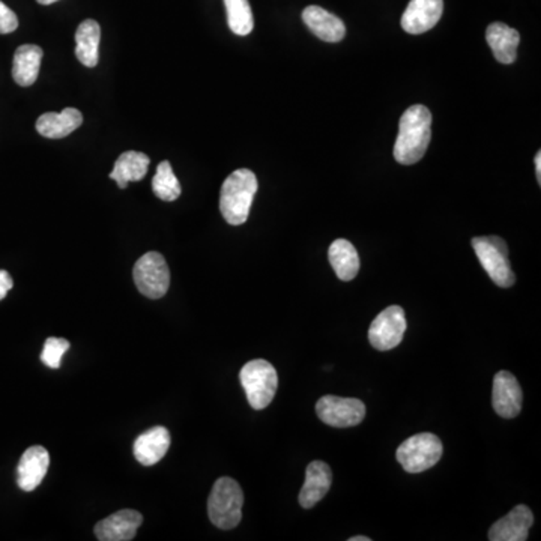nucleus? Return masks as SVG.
Returning a JSON list of instances; mask_svg holds the SVG:
<instances>
[{
	"label": "nucleus",
	"instance_id": "obj_1",
	"mask_svg": "<svg viewBox=\"0 0 541 541\" xmlns=\"http://www.w3.org/2000/svg\"><path fill=\"white\" fill-rule=\"evenodd\" d=\"M432 139V113L425 105H416L403 113L398 122L395 158L405 165H416L425 156Z\"/></svg>",
	"mask_w": 541,
	"mask_h": 541
},
{
	"label": "nucleus",
	"instance_id": "obj_2",
	"mask_svg": "<svg viewBox=\"0 0 541 541\" xmlns=\"http://www.w3.org/2000/svg\"><path fill=\"white\" fill-rule=\"evenodd\" d=\"M257 188V178L248 169L235 170L223 182L220 211L229 225H241L248 220Z\"/></svg>",
	"mask_w": 541,
	"mask_h": 541
},
{
	"label": "nucleus",
	"instance_id": "obj_3",
	"mask_svg": "<svg viewBox=\"0 0 541 541\" xmlns=\"http://www.w3.org/2000/svg\"><path fill=\"white\" fill-rule=\"evenodd\" d=\"M244 494L238 481L221 476L215 481L208 499L209 519L216 528L234 529L243 519Z\"/></svg>",
	"mask_w": 541,
	"mask_h": 541
},
{
	"label": "nucleus",
	"instance_id": "obj_4",
	"mask_svg": "<svg viewBox=\"0 0 541 541\" xmlns=\"http://www.w3.org/2000/svg\"><path fill=\"white\" fill-rule=\"evenodd\" d=\"M239 379L253 409L262 411L273 402L278 386L277 370L273 364L265 360L250 361L241 368Z\"/></svg>",
	"mask_w": 541,
	"mask_h": 541
},
{
	"label": "nucleus",
	"instance_id": "obj_5",
	"mask_svg": "<svg viewBox=\"0 0 541 541\" xmlns=\"http://www.w3.org/2000/svg\"><path fill=\"white\" fill-rule=\"evenodd\" d=\"M472 248L481 266L496 286L511 287L515 285L516 277L508 259V247L503 238L478 236L472 239Z\"/></svg>",
	"mask_w": 541,
	"mask_h": 541
},
{
	"label": "nucleus",
	"instance_id": "obj_6",
	"mask_svg": "<svg viewBox=\"0 0 541 541\" xmlns=\"http://www.w3.org/2000/svg\"><path fill=\"white\" fill-rule=\"evenodd\" d=\"M444 446L436 435L418 433L398 446L396 457L405 471L420 474L433 468L441 460Z\"/></svg>",
	"mask_w": 541,
	"mask_h": 541
},
{
	"label": "nucleus",
	"instance_id": "obj_7",
	"mask_svg": "<svg viewBox=\"0 0 541 541\" xmlns=\"http://www.w3.org/2000/svg\"><path fill=\"white\" fill-rule=\"evenodd\" d=\"M135 286L147 298L160 299L170 286V271L160 253L149 252L135 262L133 269Z\"/></svg>",
	"mask_w": 541,
	"mask_h": 541
},
{
	"label": "nucleus",
	"instance_id": "obj_8",
	"mask_svg": "<svg viewBox=\"0 0 541 541\" xmlns=\"http://www.w3.org/2000/svg\"><path fill=\"white\" fill-rule=\"evenodd\" d=\"M319 420L337 429L360 425L366 416V405L358 398L324 396L316 403Z\"/></svg>",
	"mask_w": 541,
	"mask_h": 541
},
{
	"label": "nucleus",
	"instance_id": "obj_9",
	"mask_svg": "<svg viewBox=\"0 0 541 541\" xmlns=\"http://www.w3.org/2000/svg\"><path fill=\"white\" fill-rule=\"evenodd\" d=\"M406 331V317L402 307L390 306L379 313L368 329V340L377 351H391L402 343Z\"/></svg>",
	"mask_w": 541,
	"mask_h": 541
},
{
	"label": "nucleus",
	"instance_id": "obj_10",
	"mask_svg": "<svg viewBox=\"0 0 541 541\" xmlns=\"http://www.w3.org/2000/svg\"><path fill=\"white\" fill-rule=\"evenodd\" d=\"M524 393L515 375L510 372H498L495 375L492 405L499 416L516 418L522 411Z\"/></svg>",
	"mask_w": 541,
	"mask_h": 541
},
{
	"label": "nucleus",
	"instance_id": "obj_11",
	"mask_svg": "<svg viewBox=\"0 0 541 541\" xmlns=\"http://www.w3.org/2000/svg\"><path fill=\"white\" fill-rule=\"evenodd\" d=\"M444 13V0H411L402 15L403 31L421 35L436 26Z\"/></svg>",
	"mask_w": 541,
	"mask_h": 541
},
{
	"label": "nucleus",
	"instance_id": "obj_12",
	"mask_svg": "<svg viewBox=\"0 0 541 541\" xmlns=\"http://www.w3.org/2000/svg\"><path fill=\"white\" fill-rule=\"evenodd\" d=\"M534 524L533 511L529 506H517L496 520L489 531L490 541H525L528 540L529 529Z\"/></svg>",
	"mask_w": 541,
	"mask_h": 541
},
{
	"label": "nucleus",
	"instance_id": "obj_13",
	"mask_svg": "<svg viewBox=\"0 0 541 541\" xmlns=\"http://www.w3.org/2000/svg\"><path fill=\"white\" fill-rule=\"evenodd\" d=\"M144 522L139 511L121 510L95 525V537L100 541H130Z\"/></svg>",
	"mask_w": 541,
	"mask_h": 541
},
{
	"label": "nucleus",
	"instance_id": "obj_14",
	"mask_svg": "<svg viewBox=\"0 0 541 541\" xmlns=\"http://www.w3.org/2000/svg\"><path fill=\"white\" fill-rule=\"evenodd\" d=\"M50 456L44 446H31L23 453L17 468V483L25 492L35 490L47 474Z\"/></svg>",
	"mask_w": 541,
	"mask_h": 541
},
{
	"label": "nucleus",
	"instance_id": "obj_15",
	"mask_svg": "<svg viewBox=\"0 0 541 541\" xmlns=\"http://www.w3.org/2000/svg\"><path fill=\"white\" fill-rule=\"evenodd\" d=\"M333 485V472L328 465L315 460L306 469V481L299 492V504L303 508H313L321 503Z\"/></svg>",
	"mask_w": 541,
	"mask_h": 541
},
{
	"label": "nucleus",
	"instance_id": "obj_16",
	"mask_svg": "<svg viewBox=\"0 0 541 541\" xmlns=\"http://www.w3.org/2000/svg\"><path fill=\"white\" fill-rule=\"evenodd\" d=\"M303 22L312 31L313 35H316L325 43H340L346 35L345 23L337 15L316 5L304 9Z\"/></svg>",
	"mask_w": 541,
	"mask_h": 541
},
{
	"label": "nucleus",
	"instance_id": "obj_17",
	"mask_svg": "<svg viewBox=\"0 0 541 541\" xmlns=\"http://www.w3.org/2000/svg\"><path fill=\"white\" fill-rule=\"evenodd\" d=\"M170 433L163 426H156L142 433L135 442V457L144 466L158 464L169 451Z\"/></svg>",
	"mask_w": 541,
	"mask_h": 541
},
{
	"label": "nucleus",
	"instance_id": "obj_18",
	"mask_svg": "<svg viewBox=\"0 0 541 541\" xmlns=\"http://www.w3.org/2000/svg\"><path fill=\"white\" fill-rule=\"evenodd\" d=\"M83 124L77 108H64L61 113H44L36 121V131L45 139H64Z\"/></svg>",
	"mask_w": 541,
	"mask_h": 541
},
{
	"label": "nucleus",
	"instance_id": "obj_19",
	"mask_svg": "<svg viewBox=\"0 0 541 541\" xmlns=\"http://www.w3.org/2000/svg\"><path fill=\"white\" fill-rule=\"evenodd\" d=\"M486 39L499 64L511 65L516 61L520 43L519 32L516 29L504 23H492L486 31Z\"/></svg>",
	"mask_w": 541,
	"mask_h": 541
},
{
	"label": "nucleus",
	"instance_id": "obj_20",
	"mask_svg": "<svg viewBox=\"0 0 541 541\" xmlns=\"http://www.w3.org/2000/svg\"><path fill=\"white\" fill-rule=\"evenodd\" d=\"M43 55V48L38 45H34V44L20 45L14 55V82L23 87L32 86L38 78Z\"/></svg>",
	"mask_w": 541,
	"mask_h": 541
},
{
	"label": "nucleus",
	"instance_id": "obj_21",
	"mask_svg": "<svg viewBox=\"0 0 541 541\" xmlns=\"http://www.w3.org/2000/svg\"><path fill=\"white\" fill-rule=\"evenodd\" d=\"M329 264L342 282H351L360 271V255L347 239H336L328 250Z\"/></svg>",
	"mask_w": 541,
	"mask_h": 541
},
{
	"label": "nucleus",
	"instance_id": "obj_22",
	"mask_svg": "<svg viewBox=\"0 0 541 541\" xmlns=\"http://www.w3.org/2000/svg\"><path fill=\"white\" fill-rule=\"evenodd\" d=\"M101 27L95 20H85L75 32V56L83 65L94 68L100 59Z\"/></svg>",
	"mask_w": 541,
	"mask_h": 541
},
{
	"label": "nucleus",
	"instance_id": "obj_23",
	"mask_svg": "<svg viewBox=\"0 0 541 541\" xmlns=\"http://www.w3.org/2000/svg\"><path fill=\"white\" fill-rule=\"evenodd\" d=\"M149 167V156L144 152H124L113 167L110 179L117 182L119 188H126L128 182L142 181Z\"/></svg>",
	"mask_w": 541,
	"mask_h": 541
},
{
	"label": "nucleus",
	"instance_id": "obj_24",
	"mask_svg": "<svg viewBox=\"0 0 541 541\" xmlns=\"http://www.w3.org/2000/svg\"><path fill=\"white\" fill-rule=\"evenodd\" d=\"M225 5L230 31L235 35H250L255 27V18L248 0H225Z\"/></svg>",
	"mask_w": 541,
	"mask_h": 541
},
{
	"label": "nucleus",
	"instance_id": "obj_25",
	"mask_svg": "<svg viewBox=\"0 0 541 541\" xmlns=\"http://www.w3.org/2000/svg\"><path fill=\"white\" fill-rule=\"evenodd\" d=\"M152 190L158 199L165 202H175L181 195V184L175 176L169 161H163L158 165L155 176L152 179Z\"/></svg>",
	"mask_w": 541,
	"mask_h": 541
},
{
	"label": "nucleus",
	"instance_id": "obj_26",
	"mask_svg": "<svg viewBox=\"0 0 541 541\" xmlns=\"http://www.w3.org/2000/svg\"><path fill=\"white\" fill-rule=\"evenodd\" d=\"M68 349H70V342L65 338H47L45 345H44L43 354H41V361L47 367L59 368L61 367L62 356Z\"/></svg>",
	"mask_w": 541,
	"mask_h": 541
},
{
	"label": "nucleus",
	"instance_id": "obj_27",
	"mask_svg": "<svg viewBox=\"0 0 541 541\" xmlns=\"http://www.w3.org/2000/svg\"><path fill=\"white\" fill-rule=\"evenodd\" d=\"M18 27V18L13 9H9L4 2H0V34L6 35Z\"/></svg>",
	"mask_w": 541,
	"mask_h": 541
},
{
	"label": "nucleus",
	"instance_id": "obj_28",
	"mask_svg": "<svg viewBox=\"0 0 541 541\" xmlns=\"http://www.w3.org/2000/svg\"><path fill=\"white\" fill-rule=\"evenodd\" d=\"M14 282L11 276H9L5 269H0V301L6 296L9 290L13 289Z\"/></svg>",
	"mask_w": 541,
	"mask_h": 541
},
{
	"label": "nucleus",
	"instance_id": "obj_29",
	"mask_svg": "<svg viewBox=\"0 0 541 541\" xmlns=\"http://www.w3.org/2000/svg\"><path fill=\"white\" fill-rule=\"evenodd\" d=\"M536 170H537V179L538 182H541V152H537V155H536Z\"/></svg>",
	"mask_w": 541,
	"mask_h": 541
},
{
	"label": "nucleus",
	"instance_id": "obj_30",
	"mask_svg": "<svg viewBox=\"0 0 541 541\" xmlns=\"http://www.w3.org/2000/svg\"><path fill=\"white\" fill-rule=\"evenodd\" d=\"M349 541H370V538L366 537V536H356V537L349 538Z\"/></svg>",
	"mask_w": 541,
	"mask_h": 541
},
{
	"label": "nucleus",
	"instance_id": "obj_31",
	"mask_svg": "<svg viewBox=\"0 0 541 541\" xmlns=\"http://www.w3.org/2000/svg\"><path fill=\"white\" fill-rule=\"evenodd\" d=\"M36 2L41 5H52L55 4V2H57V0H36Z\"/></svg>",
	"mask_w": 541,
	"mask_h": 541
}]
</instances>
